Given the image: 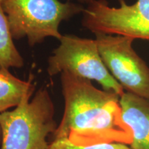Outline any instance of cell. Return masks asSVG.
Returning a JSON list of instances; mask_svg holds the SVG:
<instances>
[{"label": "cell", "instance_id": "6da1fadb", "mask_svg": "<svg viewBox=\"0 0 149 149\" xmlns=\"http://www.w3.org/2000/svg\"><path fill=\"white\" fill-rule=\"evenodd\" d=\"M61 83L64 111L52 134L53 140L65 139L81 146L112 142L130 144L131 130L123 119L120 95L100 90L91 80L68 72H61Z\"/></svg>", "mask_w": 149, "mask_h": 149}, {"label": "cell", "instance_id": "7a4b0ae2", "mask_svg": "<svg viewBox=\"0 0 149 149\" xmlns=\"http://www.w3.org/2000/svg\"><path fill=\"white\" fill-rule=\"evenodd\" d=\"M11 35L15 40L27 38L31 46L41 44L47 37L59 41L63 35L59 26L79 13L81 3L59 0H1Z\"/></svg>", "mask_w": 149, "mask_h": 149}, {"label": "cell", "instance_id": "3957f363", "mask_svg": "<svg viewBox=\"0 0 149 149\" xmlns=\"http://www.w3.org/2000/svg\"><path fill=\"white\" fill-rule=\"evenodd\" d=\"M26 97L13 111L0 114L2 130L1 149H47L48 135L57 128L55 107L48 91L41 88Z\"/></svg>", "mask_w": 149, "mask_h": 149}, {"label": "cell", "instance_id": "277c9868", "mask_svg": "<svg viewBox=\"0 0 149 149\" xmlns=\"http://www.w3.org/2000/svg\"><path fill=\"white\" fill-rule=\"evenodd\" d=\"M60 44L48 59L47 72L54 76L68 72L89 80H95L104 90L113 91L119 95L124 89L113 77L104 64L97 42L72 35H63Z\"/></svg>", "mask_w": 149, "mask_h": 149}, {"label": "cell", "instance_id": "5b68a950", "mask_svg": "<svg viewBox=\"0 0 149 149\" xmlns=\"http://www.w3.org/2000/svg\"><path fill=\"white\" fill-rule=\"evenodd\" d=\"M118 1L120 6L111 7L107 0H93L82 12L83 26L95 35L149 41V0H137L133 4Z\"/></svg>", "mask_w": 149, "mask_h": 149}, {"label": "cell", "instance_id": "8992f818", "mask_svg": "<svg viewBox=\"0 0 149 149\" xmlns=\"http://www.w3.org/2000/svg\"><path fill=\"white\" fill-rule=\"evenodd\" d=\"M95 35L102 61L113 77L124 91L149 100V67L134 50L133 39Z\"/></svg>", "mask_w": 149, "mask_h": 149}, {"label": "cell", "instance_id": "52a82bcc", "mask_svg": "<svg viewBox=\"0 0 149 149\" xmlns=\"http://www.w3.org/2000/svg\"><path fill=\"white\" fill-rule=\"evenodd\" d=\"M124 121L131 130V149H149V100L124 91L120 96Z\"/></svg>", "mask_w": 149, "mask_h": 149}, {"label": "cell", "instance_id": "ba28073f", "mask_svg": "<svg viewBox=\"0 0 149 149\" xmlns=\"http://www.w3.org/2000/svg\"><path fill=\"white\" fill-rule=\"evenodd\" d=\"M35 87L33 76L24 81L11 74L9 69H0V114L17 107L26 97L32 96Z\"/></svg>", "mask_w": 149, "mask_h": 149}, {"label": "cell", "instance_id": "9c48e42d", "mask_svg": "<svg viewBox=\"0 0 149 149\" xmlns=\"http://www.w3.org/2000/svg\"><path fill=\"white\" fill-rule=\"evenodd\" d=\"M6 15L0 0V69L22 68L24 59L14 44Z\"/></svg>", "mask_w": 149, "mask_h": 149}, {"label": "cell", "instance_id": "30bf717a", "mask_svg": "<svg viewBox=\"0 0 149 149\" xmlns=\"http://www.w3.org/2000/svg\"><path fill=\"white\" fill-rule=\"evenodd\" d=\"M47 149H131L127 144L122 143H102L91 146H76L65 139L53 140Z\"/></svg>", "mask_w": 149, "mask_h": 149}, {"label": "cell", "instance_id": "8fae6325", "mask_svg": "<svg viewBox=\"0 0 149 149\" xmlns=\"http://www.w3.org/2000/svg\"><path fill=\"white\" fill-rule=\"evenodd\" d=\"M66 1H75L77 3H81V4H89L93 0H66Z\"/></svg>", "mask_w": 149, "mask_h": 149}, {"label": "cell", "instance_id": "7c38bea8", "mask_svg": "<svg viewBox=\"0 0 149 149\" xmlns=\"http://www.w3.org/2000/svg\"><path fill=\"white\" fill-rule=\"evenodd\" d=\"M1 144H2V130L0 125V149L1 148Z\"/></svg>", "mask_w": 149, "mask_h": 149}]
</instances>
